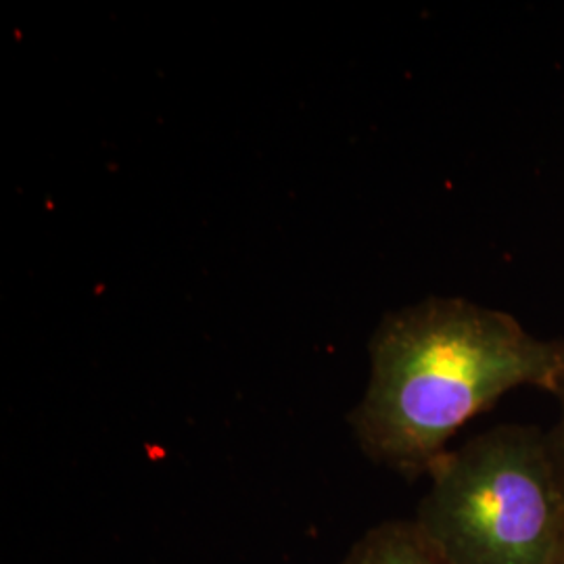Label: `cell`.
Listing matches in <instances>:
<instances>
[{
    "mask_svg": "<svg viewBox=\"0 0 564 564\" xmlns=\"http://www.w3.org/2000/svg\"><path fill=\"white\" fill-rule=\"evenodd\" d=\"M563 372L564 339H540L502 310L429 297L377 326L370 381L349 424L372 463L414 481L506 393H552Z\"/></svg>",
    "mask_w": 564,
    "mask_h": 564,
    "instance_id": "obj_1",
    "label": "cell"
},
{
    "mask_svg": "<svg viewBox=\"0 0 564 564\" xmlns=\"http://www.w3.org/2000/svg\"><path fill=\"white\" fill-rule=\"evenodd\" d=\"M412 523L449 564H550L564 496L545 433L500 424L447 449L429 470Z\"/></svg>",
    "mask_w": 564,
    "mask_h": 564,
    "instance_id": "obj_2",
    "label": "cell"
},
{
    "mask_svg": "<svg viewBox=\"0 0 564 564\" xmlns=\"http://www.w3.org/2000/svg\"><path fill=\"white\" fill-rule=\"evenodd\" d=\"M341 564H449L412 521H389L368 529Z\"/></svg>",
    "mask_w": 564,
    "mask_h": 564,
    "instance_id": "obj_3",
    "label": "cell"
},
{
    "mask_svg": "<svg viewBox=\"0 0 564 564\" xmlns=\"http://www.w3.org/2000/svg\"><path fill=\"white\" fill-rule=\"evenodd\" d=\"M552 395L556 398V403H558V419L550 431H545V445H547L550 460H552L556 479L561 484L564 496V372L561 375L556 387H554Z\"/></svg>",
    "mask_w": 564,
    "mask_h": 564,
    "instance_id": "obj_4",
    "label": "cell"
},
{
    "mask_svg": "<svg viewBox=\"0 0 564 564\" xmlns=\"http://www.w3.org/2000/svg\"><path fill=\"white\" fill-rule=\"evenodd\" d=\"M550 564H564V533L563 538H561V542H558L556 552H554V556H552V561H550Z\"/></svg>",
    "mask_w": 564,
    "mask_h": 564,
    "instance_id": "obj_5",
    "label": "cell"
}]
</instances>
